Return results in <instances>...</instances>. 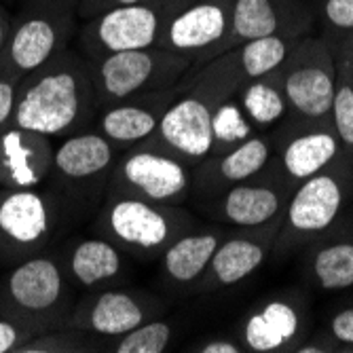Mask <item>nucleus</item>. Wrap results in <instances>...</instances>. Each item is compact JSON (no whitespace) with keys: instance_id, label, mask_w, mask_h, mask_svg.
Instances as JSON below:
<instances>
[{"instance_id":"f257e3e1","label":"nucleus","mask_w":353,"mask_h":353,"mask_svg":"<svg viewBox=\"0 0 353 353\" xmlns=\"http://www.w3.org/2000/svg\"><path fill=\"white\" fill-rule=\"evenodd\" d=\"M98 110L87 57L81 51L63 49L19 81L11 125L51 140L68 138L89 130Z\"/></svg>"},{"instance_id":"f03ea898","label":"nucleus","mask_w":353,"mask_h":353,"mask_svg":"<svg viewBox=\"0 0 353 353\" xmlns=\"http://www.w3.org/2000/svg\"><path fill=\"white\" fill-rule=\"evenodd\" d=\"M245 81L233 51L201 63L182 81V89L165 110L159 130L144 144L172 152L195 168L212 154L216 108L233 98Z\"/></svg>"},{"instance_id":"7ed1b4c3","label":"nucleus","mask_w":353,"mask_h":353,"mask_svg":"<svg viewBox=\"0 0 353 353\" xmlns=\"http://www.w3.org/2000/svg\"><path fill=\"white\" fill-rule=\"evenodd\" d=\"M74 303V285L57 252L32 256L0 277V315L34 336L68 328Z\"/></svg>"},{"instance_id":"20e7f679","label":"nucleus","mask_w":353,"mask_h":353,"mask_svg":"<svg viewBox=\"0 0 353 353\" xmlns=\"http://www.w3.org/2000/svg\"><path fill=\"white\" fill-rule=\"evenodd\" d=\"M119 152L93 127L61 138L47 180L63 216H87L100 210Z\"/></svg>"},{"instance_id":"39448f33","label":"nucleus","mask_w":353,"mask_h":353,"mask_svg":"<svg viewBox=\"0 0 353 353\" xmlns=\"http://www.w3.org/2000/svg\"><path fill=\"white\" fill-rule=\"evenodd\" d=\"M192 227H197V222L182 205L152 203L127 195H106L95 218L98 235L140 263L159 261L165 248Z\"/></svg>"},{"instance_id":"423d86ee","label":"nucleus","mask_w":353,"mask_h":353,"mask_svg":"<svg viewBox=\"0 0 353 353\" xmlns=\"http://www.w3.org/2000/svg\"><path fill=\"white\" fill-rule=\"evenodd\" d=\"M353 199V168L345 157L303 180L285 205L273 250L279 256L305 250L336 227Z\"/></svg>"},{"instance_id":"0eeeda50","label":"nucleus","mask_w":353,"mask_h":353,"mask_svg":"<svg viewBox=\"0 0 353 353\" xmlns=\"http://www.w3.org/2000/svg\"><path fill=\"white\" fill-rule=\"evenodd\" d=\"M87 61L100 108L176 87L192 72V57L161 47L119 51Z\"/></svg>"},{"instance_id":"6e6552de","label":"nucleus","mask_w":353,"mask_h":353,"mask_svg":"<svg viewBox=\"0 0 353 353\" xmlns=\"http://www.w3.org/2000/svg\"><path fill=\"white\" fill-rule=\"evenodd\" d=\"M188 3L192 0H144L89 17L77 30L81 53L95 59L119 51L157 47L172 17Z\"/></svg>"},{"instance_id":"1a4fd4ad","label":"nucleus","mask_w":353,"mask_h":353,"mask_svg":"<svg viewBox=\"0 0 353 353\" xmlns=\"http://www.w3.org/2000/svg\"><path fill=\"white\" fill-rule=\"evenodd\" d=\"M288 104L290 123H332L336 89L334 53L322 41H296L283 63L273 70Z\"/></svg>"},{"instance_id":"9d476101","label":"nucleus","mask_w":353,"mask_h":353,"mask_svg":"<svg viewBox=\"0 0 353 353\" xmlns=\"http://www.w3.org/2000/svg\"><path fill=\"white\" fill-rule=\"evenodd\" d=\"M63 214L51 192L0 186V267H15L53 243Z\"/></svg>"},{"instance_id":"9b49d317","label":"nucleus","mask_w":353,"mask_h":353,"mask_svg":"<svg viewBox=\"0 0 353 353\" xmlns=\"http://www.w3.org/2000/svg\"><path fill=\"white\" fill-rule=\"evenodd\" d=\"M106 195L184 205L192 195V165L150 144L125 148L119 152Z\"/></svg>"},{"instance_id":"f8f14e48","label":"nucleus","mask_w":353,"mask_h":353,"mask_svg":"<svg viewBox=\"0 0 353 353\" xmlns=\"http://www.w3.org/2000/svg\"><path fill=\"white\" fill-rule=\"evenodd\" d=\"M74 17L77 13L19 7L17 15H13L7 43L0 51V70L23 79L68 49L77 34Z\"/></svg>"},{"instance_id":"ddd939ff","label":"nucleus","mask_w":353,"mask_h":353,"mask_svg":"<svg viewBox=\"0 0 353 353\" xmlns=\"http://www.w3.org/2000/svg\"><path fill=\"white\" fill-rule=\"evenodd\" d=\"M294 188L296 184L288 180L271 159V163L261 174L233 184L218 197L199 203L197 208L201 214L224 227L256 229L283 216Z\"/></svg>"},{"instance_id":"4468645a","label":"nucleus","mask_w":353,"mask_h":353,"mask_svg":"<svg viewBox=\"0 0 353 353\" xmlns=\"http://www.w3.org/2000/svg\"><path fill=\"white\" fill-rule=\"evenodd\" d=\"M161 311L163 305L140 288L106 285L89 290V294L74 303L68 328L110 341L157 317Z\"/></svg>"},{"instance_id":"2eb2a0df","label":"nucleus","mask_w":353,"mask_h":353,"mask_svg":"<svg viewBox=\"0 0 353 353\" xmlns=\"http://www.w3.org/2000/svg\"><path fill=\"white\" fill-rule=\"evenodd\" d=\"M269 140L273 144V161L296 186L345 157L332 123L281 121Z\"/></svg>"},{"instance_id":"dca6fc26","label":"nucleus","mask_w":353,"mask_h":353,"mask_svg":"<svg viewBox=\"0 0 353 353\" xmlns=\"http://www.w3.org/2000/svg\"><path fill=\"white\" fill-rule=\"evenodd\" d=\"M281 218L283 216L275 218L265 227L235 229L233 233L229 231V235L216 248L205 275L195 283L190 294L224 290L259 271L275 245Z\"/></svg>"},{"instance_id":"f3484780","label":"nucleus","mask_w":353,"mask_h":353,"mask_svg":"<svg viewBox=\"0 0 353 353\" xmlns=\"http://www.w3.org/2000/svg\"><path fill=\"white\" fill-rule=\"evenodd\" d=\"M273 159V144L267 134H256L245 142L218 154L205 157L192 168V195L190 199L205 203L220 192L261 174Z\"/></svg>"},{"instance_id":"a211bd4d","label":"nucleus","mask_w":353,"mask_h":353,"mask_svg":"<svg viewBox=\"0 0 353 353\" xmlns=\"http://www.w3.org/2000/svg\"><path fill=\"white\" fill-rule=\"evenodd\" d=\"M180 89L182 83L170 89H161L104 106L95 114L93 130L100 132L106 140H110L119 150L144 144L159 130L165 110L176 100Z\"/></svg>"},{"instance_id":"6ab92c4d","label":"nucleus","mask_w":353,"mask_h":353,"mask_svg":"<svg viewBox=\"0 0 353 353\" xmlns=\"http://www.w3.org/2000/svg\"><path fill=\"white\" fill-rule=\"evenodd\" d=\"M233 0H192L163 30L157 47L192 57V66L216 47L229 30Z\"/></svg>"},{"instance_id":"aec40b11","label":"nucleus","mask_w":353,"mask_h":353,"mask_svg":"<svg viewBox=\"0 0 353 353\" xmlns=\"http://www.w3.org/2000/svg\"><path fill=\"white\" fill-rule=\"evenodd\" d=\"M299 30L303 28L294 21V11L288 5V0H233L227 34L216 47H212L205 55L199 57V61L192 66V72L201 63L227 51H233L248 41L273 34L294 39Z\"/></svg>"},{"instance_id":"412c9836","label":"nucleus","mask_w":353,"mask_h":353,"mask_svg":"<svg viewBox=\"0 0 353 353\" xmlns=\"http://www.w3.org/2000/svg\"><path fill=\"white\" fill-rule=\"evenodd\" d=\"M57 256L72 285L83 290L119 285L130 275V256L102 235L74 237Z\"/></svg>"},{"instance_id":"4be33fe9","label":"nucleus","mask_w":353,"mask_h":353,"mask_svg":"<svg viewBox=\"0 0 353 353\" xmlns=\"http://www.w3.org/2000/svg\"><path fill=\"white\" fill-rule=\"evenodd\" d=\"M55 144L49 136L9 125L0 132V186L37 188L47 182Z\"/></svg>"},{"instance_id":"5701e85b","label":"nucleus","mask_w":353,"mask_h":353,"mask_svg":"<svg viewBox=\"0 0 353 353\" xmlns=\"http://www.w3.org/2000/svg\"><path fill=\"white\" fill-rule=\"evenodd\" d=\"M229 235L224 224L218 227H192L176 237L159 256V271L170 290L190 294L195 283L205 275L210 261L222 239Z\"/></svg>"},{"instance_id":"b1692460","label":"nucleus","mask_w":353,"mask_h":353,"mask_svg":"<svg viewBox=\"0 0 353 353\" xmlns=\"http://www.w3.org/2000/svg\"><path fill=\"white\" fill-rule=\"evenodd\" d=\"M305 319L290 299H271L252 309L241 326V345L256 353L294 351L305 334Z\"/></svg>"},{"instance_id":"393cba45","label":"nucleus","mask_w":353,"mask_h":353,"mask_svg":"<svg viewBox=\"0 0 353 353\" xmlns=\"http://www.w3.org/2000/svg\"><path fill=\"white\" fill-rule=\"evenodd\" d=\"M307 248V269L319 290L341 292L353 288V235L328 231Z\"/></svg>"},{"instance_id":"a878e982","label":"nucleus","mask_w":353,"mask_h":353,"mask_svg":"<svg viewBox=\"0 0 353 353\" xmlns=\"http://www.w3.org/2000/svg\"><path fill=\"white\" fill-rule=\"evenodd\" d=\"M237 102L256 130V134H269L288 117V104L275 74L245 81L237 93Z\"/></svg>"},{"instance_id":"bb28decb","label":"nucleus","mask_w":353,"mask_h":353,"mask_svg":"<svg viewBox=\"0 0 353 353\" xmlns=\"http://www.w3.org/2000/svg\"><path fill=\"white\" fill-rule=\"evenodd\" d=\"M336 89L330 121L341 140L345 159L353 168V47H345L336 57Z\"/></svg>"},{"instance_id":"cd10ccee","label":"nucleus","mask_w":353,"mask_h":353,"mask_svg":"<svg viewBox=\"0 0 353 353\" xmlns=\"http://www.w3.org/2000/svg\"><path fill=\"white\" fill-rule=\"evenodd\" d=\"M294 43H296L294 39L273 34V37L248 41L239 45L237 49H233V53H235L241 74L248 81H252V79H261L277 70L283 63V59L288 57V53L292 51Z\"/></svg>"},{"instance_id":"c85d7f7f","label":"nucleus","mask_w":353,"mask_h":353,"mask_svg":"<svg viewBox=\"0 0 353 353\" xmlns=\"http://www.w3.org/2000/svg\"><path fill=\"white\" fill-rule=\"evenodd\" d=\"M176 339V326L170 319L152 317L134 330L108 341L106 351L114 353H163Z\"/></svg>"},{"instance_id":"c756f323","label":"nucleus","mask_w":353,"mask_h":353,"mask_svg":"<svg viewBox=\"0 0 353 353\" xmlns=\"http://www.w3.org/2000/svg\"><path fill=\"white\" fill-rule=\"evenodd\" d=\"M108 339L95 336L74 328H57L26 341L17 353H89L106 351Z\"/></svg>"},{"instance_id":"7c9ffc66","label":"nucleus","mask_w":353,"mask_h":353,"mask_svg":"<svg viewBox=\"0 0 353 353\" xmlns=\"http://www.w3.org/2000/svg\"><path fill=\"white\" fill-rule=\"evenodd\" d=\"M237 93L233 95V98L224 100L214 112V125H212L214 148H212V154L235 148L237 144L256 136V130L252 127V123L248 121V117L243 114V110L237 102Z\"/></svg>"},{"instance_id":"2f4dec72","label":"nucleus","mask_w":353,"mask_h":353,"mask_svg":"<svg viewBox=\"0 0 353 353\" xmlns=\"http://www.w3.org/2000/svg\"><path fill=\"white\" fill-rule=\"evenodd\" d=\"M19 81L21 79L0 70V132H3L5 127H9L13 121Z\"/></svg>"},{"instance_id":"473e14b6","label":"nucleus","mask_w":353,"mask_h":353,"mask_svg":"<svg viewBox=\"0 0 353 353\" xmlns=\"http://www.w3.org/2000/svg\"><path fill=\"white\" fill-rule=\"evenodd\" d=\"M336 347H347L353 349V305H347L339 309L328 322V332H326Z\"/></svg>"},{"instance_id":"72a5a7b5","label":"nucleus","mask_w":353,"mask_h":353,"mask_svg":"<svg viewBox=\"0 0 353 353\" xmlns=\"http://www.w3.org/2000/svg\"><path fill=\"white\" fill-rule=\"evenodd\" d=\"M322 15L334 30L353 32V0H324Z\"/></svg>"},{"instance_id":"f704fd0d","label":"nucleus","mask_w":353,"mask_h":353,"mask_svg":"<svg viewBox=\"0 0 353 353\" xmlns=\"http://www.w3.org/2000/svg\"><path fill=\"white\" fill-rule=\"evenodd\" d=\"M32 336L34 334L30 330L0 315V353H17V349Z\"/></svg>"},{"instance_id":"c9c22d12","label":"nucleus","mask_w":353,"mask_h":353,"mask_svg":"<svg viewBox=\"0 0 353 353\" xmlns=\"http://www.w3.org/2000/svg\"><path fill=\"white\" fill-rule=\"evenodd\" d=\"M134 3H144V0H81L77 15L83 19H89V17H95V15L108 11V9L134 5Z\"/></svg>"},{"instance_id":"e433bc0d","label":"nucleus","mask_w":353,"mask_h":353,"mask_svg":"<svg viewBox=\"0 0 353 353\" xmlns=\"http://www.w3.org/2000/svg\"><path fill=\"white\" fill-rule=\"evenodd\" d=\"M192 351H199V353H241L243 345L237 341H231V339H210V341L195 345Z\"/></svg>"},{"instance_id":"4c0bfd02","label":"nucleus","mask_w":353,"mask_h":353,"mask_svg":"<svg viewBox=\"0 0 353 353\" xmlns=\"http://www.w3.org/2000/svg\"><path fill=\"white\" fill-rule=\"evenodd\" d=\"M81 0H19V7H37V9H51V11H66L77 13Z\"/></svg>"},{"instance_id":"58836bf2","label":"nucleus","mask_w":353,"mask_h":353,"mask_svg":"<svg viewBox=\"0 0 353 353\" xmlns=\"http://www.w3.org/2000/svg\"><path fill=\"white\" fill-rule=\"evenodd\" d=\"M11 21H13V13L9 11L5 0H0V51H3L7 37H9V30H11Z\"/></svg>"},{"instance_id":"ea45409f","label":"nucleus","mask_w":353,"mask_h":353,"mask_svg":"<svg viewBox=\"0 0 353 353\" xmlns=\"http://www.w3.org/2000/svg\"><path fill=\"white\" fill-rule=\"evenodd\" d=\"M5 3H7V5H11V3H15V0H5Z\"/></svg>"}]
</instances>
